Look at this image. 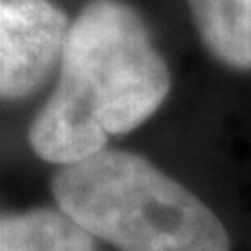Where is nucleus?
Masks as SVG:
<instances>
[{
	"instance_id": "nucleus-1",
	"label": "nucleus",
	"mask_w": 251,
	"mask_h": 251,
	"mask_svg": "<svg viewBox=\"0 0 251 251\" xmlns=\"http://www.w3.org/2000/svg\"><path fill=\"white\" fill-rule=\"evenodd\" d=\"M170 86L140 14L119 0H91L70 24L58 81L28 128L30 149L58 168L91 158L151 119Z\"/></svg>"
},
{
	"instance_id": "nucleus-2",
	"label": "nucleus",
	"mask_w": 251,
	"mask_h": 251,
	"mask_svg": "<svg viewBox=\"0 0 251 251\" xmlns=\"http://www.w3.org/2000/svg\"><path fill=\"white\" fill-rule=\"evenodd\" d=\"M56 207L119 251H230L221 219L149 158L105 149L51 177Z\"/></svg>"
},
{
	"instance_id": "nucleus-3",
	"label": "nucleus",
	"mask_w": 251,
	"mask_h": 251,
	"mask_svg": "<svg viewBox=\"0 0 251 251\" xmlns=\"http://www.w3.org/2000/svg\"><path fill=\"white\" fill-rule=\"evenodd\" d=\"M68 17L51 0H2L0 93L21 100L35 93L63 61Z\"/></svg>"
},
{
	"instance_id": "nucleus-4",
	"label": "nucleus",
	"mask_w": 251,
	"mask_h": 251,
	"mask_svg": "<svg viewBox=\"0 0 251 251\" xmlns=\"http://www.w3.org/2000/svg\"><path fill=\"white\" fill-rule=\"evenodd\" d=\"M0 251H96V242L61 207H30L2 214Z\"/></svg>"
},
{
	"instance_id": "nucleus-5",
	"label": "nucleus",
	"mask_w": 251,
	"mask_h": 251,
	"mask_svg": "<svg viewBox=\"0 0 251 251\" xmlns=\"http://www.w3.org/2000/svg\"><path fill=\"white\" fill-rule=\"evenodd\" d=\"M200 42L216 61L251 72V0H188Z\"/></svg>"
}]
</instances>
